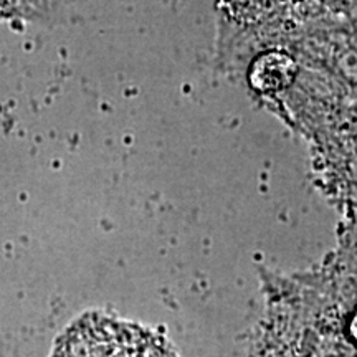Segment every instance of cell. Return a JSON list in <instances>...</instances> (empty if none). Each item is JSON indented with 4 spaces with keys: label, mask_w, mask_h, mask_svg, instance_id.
Segmentation results:
<instances>
[{
    "label": "cell",
    "mask_w": 357,
    "mask_h": 357,
    "mask_svg": "<svg viewBox=\"0 0 357 357\" xmlns=\"http://www.w3.org/2000/svg\"><path fill=\"white\" fill-rule=\"evenodd\" d=\"M52 357H176L166 341L149 329L102 316L71 326Z\"/></svg>",
    "instance_id": "6da1fadb"
},
{
    "label": "cell",
    "mask_w": 357,
    "mask_h": 357,
    "mask_svg": "<svg viewBox=\"0 0 357 357\" xmlns=\"http://www.w3.org/2000/svg\"><path fill=\"white\" fill-rule=\"evenodd\" d=\"M339 184H344L357 197V106L342 109L336 141Z\"/></svg>",
    "instance_id": "3957f363"
},
{
    "label": "cell",
    "mask_w": 357,
    "mask_h": 357,
    "mask_svg": "<svg viewBox=\"0 0 357 357\" xmlns=\"http://www.w3.org/2000/svg\"><path fill=\"white\" fill-rule=\"evenodd\" d=\"M321 61L337 93L357 102V15L341 17L321 40Z\"/></svg>",
    "instance_id": "7a4b0ae2"
}]
</instances>
